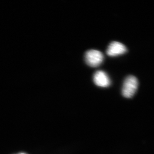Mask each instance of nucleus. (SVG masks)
Segmentation results:
<instances>
[{"instance_id":"obj_3","label":"nucleus","mask_w":154,"mask_h":154,"mask_svg":"<svg viewBox=\"0 0 154 154\" xmlns=\"http://www.w3.org/2000/svg\"><path fill=\"white\" fill-rule=\"evenodd\" d=\"M127 51V49L124 45L118 42L113 41L107 47L106 52L107 55L114 57L124 54Z\"/></svg>"},{"instance_id":"obj_4","label":"nucleus","mask_w":154,"mask_h":154,"mask_svg":"<svg viewBox=\"0 0 154 154\" xmlns=\"http://www.w3.org/2000/svg\"><path fill=\"white\" fill-rule=\"evenodd\" d=\"M94 81L95 85L102 88H106L110 86V84L109 77L103 71H97L94 73Z\"/></svg>"},{"instance_id":"obj_1","label":"nucleus","mask_w":154,"mask_h":154,"mask_svg":"<svg viewBox=\"0 0 154 154\" xmlns=\"http://www.w3.org/2000/svg\"><path fill=\"white\" fill-rule=\"evenodd\" d=\"M138 81L134 76L129 75L125 80L122 86V95L127 98H131L134 96L137 91Z\"/></svg>"},{"instance_id":"obj_5","label":"nucleus","mask_w":154,"mask_h":154,"mask_svg":"<svg viewBox=\"0 0 154 154\" xmlns=\"http://www.w3.org/2000/svg\"><path fill=\"white\" fill-rule=\"evenodd\" d=\"M19 154H26L23 153H19Z\"/></svg>"},{"instance_id":"obj_2","label":"nucleus","mask_w":154,"mask_h":154,"mask_svg":"<svg viewBox=\"0 0 154 154\" xmlns=\"http://www.w3.org/2000/svg\"><path fill=\"white\" fill-rule=\"evenodd\" d=\"M85 59L86 63L88 66L92 67H96L102 63L104 56L99 51L90 50L85 53Z\"/></svg>"}]
</instances>
